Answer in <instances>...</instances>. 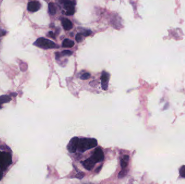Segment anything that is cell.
I'll use <instances>...</instances> for the list:
<instances>
[{
	"label": "cell",
	"mask_w": 185,
	"mask_h": 184,
	"mask_svg": "<svg viewBox=\"0 0 185 184\" xmlns=\"http://www.w3.org/2000/svg\"><path fill=\"white\" fill-rule=\"evenodd\" d=\"M73 53L70 50H64V51L62 52V55H67V56H70V55H72Z\"/></svg>",
	"instance_id": "19"
},
{
	"label": "cell",
	"mask_w": 185,
	"mask_h": 184,
	"mask_svg": "<svg viewBox=\"0 0 185 184\" xmlns=\"http://www.w3.org/2000/svg\"><path fill=\"white\" fill-rule=\"evenodd\" d=\"M48 36H49V37H51V38H55V35H54V34L53 32H48Z\"/></svg>",
	"instance_id": "21"
},
{
	"label": "cell",
	"mask_w": 185,
	"mask_h": 184,
	"mask_svg": "<svg viewBox=\"0 0 185 184\" xmlns=\"http://www.w3.org/2000/svg\"><path fill=\"white\" fill-rule=\"evenodd\" d=\"M62 24L66 30H69L73 27L72 22L68 19H64L62 21Z\"/></svg>",
	"instance_id": "10"
},
{
	"label": "cell",
	"mask_w": 185,
	"mask_h": 184,
	"mask_svg": "<svg viewBox=\"0 0 185 184\" xmlns=\"http://www.w3.org/2000/svg\"><path fill=\"white\" fill-rule=\"evenodd\" d=\"M127 170L126 169H123L118 174V177L119 178H122L126 176V174H127Z\"/></svg>",
	"instance_id": "16"
},
{
	"label": "cell",
	"mask_w": 185,
	"mask_h": 184,
	"mask_svg": "<svg viewBox=\"0 0 185 184\" xmlns=\"http://www.w3.org/2000/svg\"><path fill=\"white\" fill-rule=\"evenodd\" d=\"M41 7V4L37 1H31L28 4V11L32 12H35L38 11Z\"/></svg>",
	"instance_id": "9"
},
{
	"label": "cell",
	"mask_w": 185,
	"mask_h": 184,
	"mask_svg": "<svg viewBox=\"0 0 185 184\" xmlns=\"http://www.w3.org/2000/svg\"><path fill=\"white\" fill-rule=\"evenodd\" d=\"M12 164V158L10 153L0 152V169L4 171Z\"/></svg>",
	"instance_id": "2"
},
{
	"label": "cell",
	"mask_w": 185,
	"mask_h": 184,
	"mask_svg": "<svg viewBox=\"0 0 185 184\" xmlns=\"http://www.w3.org/2000/svg\"><path fill=\"white\" fill-rule=\"evenodd\" d=\"M64 8L66 9V15H73L75 13V3L70 0L64 1Z\"/></svg>",
	"instance_id": "4"
},
{
	"label": "cell",
	"mask_w": 185,
	"mask_h": 184,
	"mask_svg": "<svg viewBox=\"0 0 185 184\" xmlns=\"http://www.w3.org/2000/svg\"><path fill=\"white\" fill-rule=\"evenodd\" d=\"M6 32H5L4 30L0 29V37H1V36H3V35H4L6 34Z\"/></svg>",
	"instance_id": "22"
},
{
	"label": "cell",
	"mask_w": 185,
	"mask_h": 184,
	"mask_svg": "<svg viewBox=\"0 0 185 184\" xmlns=\"http://www.w3.org/2000/svg\"><path fill=\"white\" fill-rule=\"evenodd\" d=\"M34 45L42 49H52L58 47L55 43L46 38H39L34 43Z\"/></svg>",
	"instance_id": "3"
},
{
	"label": "cell",
	"mask_w": 185,
	"mask_h": 184,
	"mask_svg": "<svg viewBox=\"0 0 185 184\" xmlns=\"http://www.w3.org/2000/svg\"><path fill=\"white\" fill-rule=\"evenodd\" d=\"M98 142L94 138H83L79 140L78 149L79 150L83 152L86 151L90 150L97 146Z\"/></svg>",
	"instance_id": "1"
},
{
	"label": "cell",
	"mask_w": 185,
	"mask_h": 184,
	"mask_svg": "<svg viewBox=\"0 0 185 184\" xmlns=\"http://www.w3.org/2000/svg\"><path fill=\"white\" fill-rule=\"evenodd\" d=\"M91 34H92V32L90 30H86L82 33V35L83 36H90Z\"/></svg>",
	"instance_id": "20"
},
{
	"label": "cell",
	"mask_w": 185,
	"mask_h": 184,
	"mask_svg": "<svg viewBox=\"0 0 185 184\" xmlns=\"http://www.w3.org/2000/svg\"><path fill=\"white\" fill-rule=\"evenodd\" d=\"M11 100V98L8 95H2L0 96V108H2V105L4 103H8Z\"/></svg>",
	"instance_id": "11"
},
{
	"label": "cell",
	"mask_w": 185,
	"mask_h": 184,
	"mask_svg": "<svg viewBox=\"0 0 185 184\" xmlns=\"http://www.w3.org/2000/svg\"><path fill=\"white\" fill-rule=\"evenodd\" d=\"M83 35L81 33H78L76 35V40L77 42H81L83 39Z\"/></svg>",
	"instance_id": "17"
},
{
	"label": "cell",
	"mask_w": 185,
	"mask_h": 184,
	"mask_svg": "<svg viewBox=\"0 0 185 184\" xmlns=\"http://www.w3.org/2000/svg\"><path fill=\"white\" fill-rule=\"evenodd\" d=\"M2 177H3V173L1 172H0V180H1Z\"/></svg>",
	"instance_id": "24"
},
{
	"label": "cell",
	"mask_w": 185,
	"mask_h": 184,
	"mask_svg": "<svg viewBox=\"0 0 185 184\" xmlns=\"http://www.w3.org/2000/svg\"><path fill=\"white\" fill-rule=\"evenodd\" d=\"M130 159V157L127 155H125L123 158L121 160V166L122 169H125L127 166L128 161Z\"/></svg>",
	"instance_id": "13"
},
{
	"label": "cell",
	"mask_w": 185,
	"mask_h": 184,
	"mask_svg": "<svg viewBox=\"0 0 185 184\" xmlns=\"http://www.w3.org/2000/svg\"><path fill=\"white\" fill-rule=\"evenodd\" d=\"M179 173L181 177L185 178V165H183L180 167L179 169Z\"/></svg>",
	"instance_id": "15"
},
{
	"label": "cell",
	"mask_w": 185,
	"mask_h": 184,
	"mask_svg": "<svg viewBox=\"0 0 185 184\" xmlns=\"http://www.w3.org/2000/svg\"><path fill=\"white\" fill-rule=\"evenodd\" d=\"M74 45V42L70 40L69 39H65L62 43L63 47H66V48H72Z\"/></svg>",
	"instance_id": "12"
},
{
	"label": "cell",
	"mask_w": 185,
	"mask_h": 184,
	"mask_svg": "<svg viewBox=\"0 0 185 184\" xmlns=\"http://www.w3.org/2000/svg\"><path fill=\"white\" fill-rule=\"evenodd\" d=\"M79 142V138H73L72 139L70 140L67 146V149L69 152L74 153L76 152L77 148H78Z\"/></svg>",
	"instance_id": "5"
},
{
	"label": "cell",
	"mask_w": 185,
	"mask_h": 184,
	"mask_svg": "<svg viewBox=\"0 0 185 184\" xmlns=\"http://www.w3.org/2000/svg\"><path fill=\"white\" fill-rule=\"evenodd\" d=\"M104 153L102 149L100 148H98L94 151L92 157L96 163H99L104 159Z\"/></svg>",
	"instance_id": "6"
},
{
	"label": "cell",
	"mask_w": 185,
	"mask_h": 184,
	"mask_svg": "<svg viewBox=\"0 0 185 184\" xmlns=\"http://www.w3.org/2000/svg\"><path fill=\"white\" fill-rule=\"evenodd\" d=\"M96 162L94 160L92 157L86 159L83 161L82 164L86 169L87 170H91L93 168L94 166L95 165Z\"/></svg>",
	"instance_id": "8"
},
{
	"label": "cell",
	"mask_w": 185,
	"mask_h": 184,
	"mask_svg": "<svg viewBox=\"0 0 185 184\" xmlns=\"http://www.w3.org/2000/svg\"><path fill=\"white\" fill-rule=\"evenodd\" d=\"M90 73H85L83 74L82 76H81V79H83V80H86V79H90Z\"/></svg>",
	"instance_id": "18"
},
{
	"label": "cell",
	"mask_w": 185,
	"mask_h": 184,
	"mask_svg": "<svg viewBox=\"0 0 185 184\" xmlns=\"http://www.w3.org/2000/svg\"><path fill=\"white\" fill-rule=\"evenodd\" d=\"M101 168H102V166H100V167L98 168V169H96V172H99L100 171V169H101Z\"/></svg>",
	"instance_id": "23"
},
{
	"label": "cell",
	"mask_w": 185,
	"mask_h": 184,
	"mask_svg": "<svg viewBox=\"0 0 185 184\" xmlns=\"http://www.w3.org/2000/svg\"><path fill=\"white\" fill-rule=\"evenodd\" d=\"M49 11L51 15H55L56 13V8L53 3H50L48 5Z\"/></svg>",
	"instance_id": "14"
},
{
	"label": "cell",
	"mask_w": 185,
	"mask_h": 184,
	"mask_svg": "<svg viewBox=\"0 0 185 184\" xmlns=\"http://www.w3.org/2000/svg\"><path fill=\"white\" fill-rule=\"evenodd\" d=\"M109 79V75L106 72H102V75L101 77V85H102V89L106 90L108 88Z\"/></svg>",
	"instance_id": "7"
}]
</instances>
